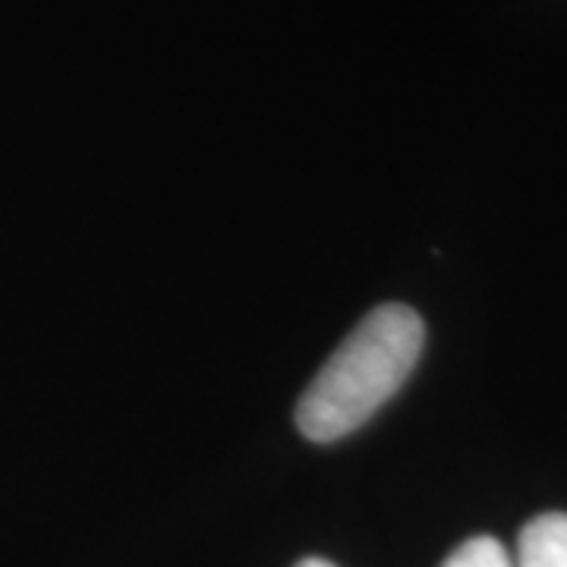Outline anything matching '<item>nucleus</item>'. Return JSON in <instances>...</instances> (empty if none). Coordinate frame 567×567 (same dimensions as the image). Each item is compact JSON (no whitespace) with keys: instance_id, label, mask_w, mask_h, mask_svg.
I'll use <instances>...</instances> for the list:
<instances>
[{"instance_id":"obj_4","label":"nucleus","mask_w":567,"mask_h":567,"mask_svg":"<svg viewBox=\"0 0 567 567\" xmlns=\"http://www.w3.org/2000/svg\"><path fill=\"white\" fill-rule=\"evenodd\" d=\"M297 567H334L331 561H324V558H303Z\"/></svg>"},{"instance_id":"obj_2","label":"nucleus","mask_w":567,"mask_h":567,"mask_svg":"<svg viewBox=\"0 0 567 567\" xmlns=\"http://www.w3.org/2000/svg\"><path fill=\"white\" fill-rule=\"evenodd\" d=\"M514 567H567V514L548 511L520 529Z\"/></svg>"},{"instance_id":"obj_1","label":"nucleus","mask_w":567,"mask_h":567,"mask_svg":"<svg viewBox=\"0 0 567 567\" xmlns=\"http://www.w3.org/2000/svg\"><path fill=\"white\" fill-rule=\"evenodd\" d=\"M423 319L404 303L375 306L309 382L297 425L309 442H338L369 423L420 363Z\"/></svg>"},{"instance_id":"obj_3","label":"nucleus","mask_w":567,"mask_h":567,"mask_svg":"<svg viewBox=\"0 0 567 567\" xmlns=\"http://www.w3.org/2000/svg\"><path fill=\"white\" fill-rule=\"evenodd\" d=\"M442 567H514V558L495 536H473L454 548Z\"/></svg>"}]
</instances>
